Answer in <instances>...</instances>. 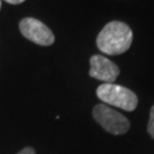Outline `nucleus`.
<instances>
[{"mask_svg":"<svg viewBox=\"0 0 154 154\" xmlns=\"http://www.w3.org/2000/svg\"><path fill=\"white\" fill-rule=\"evenodd\" d=\"M132 31L126 23L113 21L107 23L98 33L96 45L106 55H120L130 48Z\"/></svg>","mask_w":154,"mask_h":154,"instance_id":"nucleus-1","label":"nucleus"},{"mask_svg":"<svg viewBox=\"0 0 154 154\" xmlns=\"http://www.w3.org/2000/svg\"><path fill=\"white\" fill-rule=\"evenodd\" d=\"M97 97L105 104L131 112L137 107L138 98L130 89L114 83H103L97 90Z\"/></svg>","mask_w":154,"mask_h":154,"instance_id":"nucleus-2","label":"nucleus"},{"mask_svg":"<svg viewBox=\"0 0 154 154\" xmlns=\"http://www.w3.org/2000/svg\"><path fill=\"white\" fill-rule=\"evenodd\" d=\"M93 116L94 119L110 134L122 135L129 130L130 123L128 119L109 105H96L93 110Z\"/></svg>","mask_w":154,"mask_h":154,"instance_id":"nucleus-3","label":"nucleus"},{"mask_svg":"<svg viewBox=\"0 0 154 154\" xmlns=\"http://www.w3.org/2000/svg\"><path fill=\"white\" fill-rule=\"evenodd\" d=\"M20 31L24 38L39 46H51L55 35L46 24L33 17H25L20 22Z\"/></svg>","mask_w":154,"mask_h":154,"instance_id":"nucleus-4","label":"nucleus"},{"mask_svg":"<svg viewBox=\"0 0 154 154\" xmlns=\"http://www.w3.org/2000/svg\"><path fill=\"white\" fill-rule=\"evenodd\" d=\"M89 62V75L104 81V83H113L120 73L119 67L113 62L102 55H93Z\"/></svg>","mask_w":154,"mask_h":154,"instance_id":"nucleus-5","label":"nucleus"},{"mask_svg":"<svg viewBox=\"0 0 154 154\" xmlns=\"http://www.w3.org/2000/svg\"><path fill=\"white\" fill-rule=\"evenodd\" d=\"M147 130H149V135L154 138V105L151 107V112H149V126H147Z\"/></svg>","mask_w":154,"mask_h":154,"instance_id":"nucleus-6","label":"nucleus"},{"mask_svg":"<svg viewBox=\"0 0 154 154\" xmlns=\"http://www.w3.org/2000/svg\"><path fill=\"white\" fill-rule=\"evenodd\" d=\"M17 154H35V151L32 147H25V149H21Z\"/></svg>","mask_w":154,"mask_h":154,"instance_id":"nucleus-7","label":"nucleus"},{"mask_svg":"<svg viewBox=\"0 0 154 154\" xmlns=\"http://www.w3.org/2000/svg\"><path fill=\"white\" fill-rule=\"evenodd\" d=\"M5 1L8 2V4H11V5H20V4L24 2L25 0H5Z\"/></svg>","mask_w":154,"mask_h":154,"instance_id":"nucleus-8","label":"nucleus"},{"mask_svg":"<svg viewBox=\"0 0 154 154\" xmlns=\"http://www.w3.org/2000/svg\"><path fill=\"white\" fill-rule=\"evenodd\" d=\"M0 8H1V0H0Z\"/></svg>","mask_w":154,"mask_h":154,"instance_id":"nucleus-9","label":"nucleus"}]
</instances>
